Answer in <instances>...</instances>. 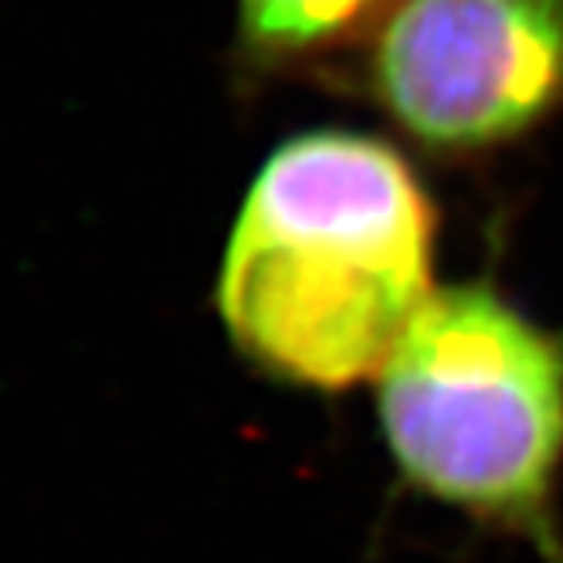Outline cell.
I'll list each match as a JSON object with an SVG mask.
<instances>
[{"label": "cell", "mask_w": 563, "mask_h": 563, "mask_svg": "<svg viewBox=\"0 0 563 563\" xmlns=\"http://www.w3.org/2000/svg\"><path fill=\"white\" fill-rule=\"evenodd\" d=\"M377 418L418 493L563 563V336L486 282L434 289L377 374Z\"/></svg>", "instance_id": "obj_2"}, {"label": "cell", "mask_w": 563, "mask_h": 563, "mask_svg": "<svg viewBox=\"0 0 563 563\" xmlns=\"http://www.w3.org/2000/svg\"><path fill=\"white\" fill-rule=\"evenodd\" d=\"M434 208L377 136L316 130L258 167L234 218L218 309L234 346L309 390L377 380L431 289Z\"/></svg>", "instance_id": "obj_1"}, {"label": "cell", "mask_w": 563, "mask_h": 563, "mask_svg": "<svg viewBox=\"0 0 563 563\" xmlns=\"http://www.w3.org/2000/svg\"><path fill=\"white\" fill-rule=\"evenodd\" d=\"M364 52V89L438 156L530 136L563 106V0H397Z\"/></svg>", "instance_id": "obj_3"}, {"label": "cell", "mask_w": 563, "mask_h": 563, "mask_svg": "<svg viewBox=\"0 0 563 563\" xmlns=\"http://www.w3.org/2000/svg\"><path fill=\"white\" fill-rule=\"evenodd\" d=\"M397 0H238V52L252 68L319 65L364 48Z\"/></svg>", "instance_id": "obj_4"}]
</instances>
